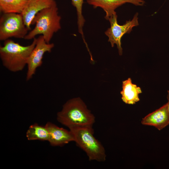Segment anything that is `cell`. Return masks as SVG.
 Masks as SVG:
<instances>
[{
    "mask_svg": "<svg viewBox=\"0 0 169 169\" xmlns=\"http://www.w3.org/2000/svg\"><path fill=\"white\" fill-rule=\"evenodd\" d=\"M138 16V13H136L131 20L126 21L122 25L118 23L116 13L111 16L108 19L110 27L105 31V34L108 37V41L110 43L112 47H113L115 44H116L120 55L122 54L121 38L125 33H130L134 27L139 25Z\"/></svg>",
    "mask_w": 169,
    "mask_h": 169,
    "instance_id": "6",
    "label": "cell"
},
{
    "mask_svg": "<svg viewBox=\"0 0 169 169\" xmlns=\"http://www.w3.org/2000/svg\"><path fill=\"white\" fill-rule=\"evenodd\" d=\"M167 98L168 100L167 104L168 105V110L169 111V90L167 91Z\"/></svg>",
    "mask_w": 169,
    "mask_h": 169,
    "instance_id": "16",
    "label": "cell"
},
{
    "mask_svg": "<svg viewBox=\"0 0 169 169\" xmlns=\"http://www.w3.org/2000/svg\"><path fill=\"white\" fill-rule=\"evenodd\" d=\"M29 0H0V11L3 13H21Z\"/></svg>",
    "mask_w": 169,
    "mask_h": 169,
    "instance_id": "13",
    "label": "cell"
},
{
    "mask_svg": "<svg viewBox=\"0 0 169 169\" xmlns=\"http://www.w3.org/2000/svg\"><path fill=\"white\" fill-rule=\"evenodd\" d=\"M26 137L28 140L48 141L49 133L46 125L34 123L30 125L26 133Z\"/></svg>",
    "mask_w": 169,
    "mask_h": 169,
    "instance_id": "14",
    "label": "cell"
},
{
    "mask_svg": "<svg viewBox=\"0 0 169 169\" xmlns=\"http://www.w3.org/2000/svg\"><path fill=\"white\" fill-rule=\"evenodd\" d=\"M29 30L21 13H3L0 18V40L10 38H24Z\"/></svg>",
    "mask_w": 169,
    "mask_h": 169,
    "instance_id": "5",
    "label": "cell"
},
{
    "mask_svg": "<svg viewBox=\"0 0 169 169\" xmlns=\"http://www.w3.org/2000/svg\"><path fill=\"white\" fill-rule=\"evenodd\" d=\"M54 0H29L21 13L25 25L31 30L30 25L36 14L43 9L50 7Z\"/></svg>",
    "mask_w": 169,
    "mask_h": 169,
    "instance_id": "11",
    "label": "cell"
},
{
    "mask_svg": "<svg viewBox=\"0 0 169 169\" xmlns=\"http://www.w3.org/2000/svg\"><path fill=\"white\" fill-rule=\"evenodd\" d=\"M86 2L94 8L100 7L102 8L106 13L105 18L107 20L116 13L115 10L117 8L126 3L142 6L145 3L144 0H86Z\"/></svg>",
    "mask_w": 169,
    "mask_h": 169,
    "instance_id": "8",
    "label": "cell"
},
{
    "mask_svg": "<svg viewBox=\"0 0 169 169\" xmlns=\"http://www.w3.org/2000/svg\"><path fill=\"white\" fill-rule=\"evenodd\" d=\"M83 3L84 0H71L72 4L75 7L76 10L79 32L81 34L86 46H87V44L85 40L83 30V28L85 22L82 14V7Z\"/></svg>",
    "mask_w": 169,
    "mask_h": 169,
    "instance_id": "15",
    "label": "cell"
},
{
    "mask_svg": "<svg viewBox=\"0 0 169 169\" xmlns=\"http://www.w3.org/2000/svg\"><path fill=\"white\" fill-rule=\"evenodd\" d=\"M36 41L34 38L30 44L24 46L11 39L5 40L3 45L0 47V57L3 65L13 72L22 70L27 64Z\"/></svg>",
    "mask_w": 169,
    "mask_h": 169,
    "instance_id": "3",
    "label": "cell"
},
{
    "mask_svg": "<svg viewBox=\"0 0 169 169\" xmlns=\"http://www.w3.org/2000/svg\"><path fill=\"white\" fill-rule=\"evenodd\" d=\"M122 88L120 94L124 102L133 105L140 100L139 95L142 92L141 88L132 83L131 78L123 81Z\"/></svg>",
    "mask_w": 169,
    "mask_h": 169,
    "instance_id": "12",
    "label": "cell"
},
{
    "mask_svg": "<svg viewBox=\"0 0 169 169\" xmlns=\"http://www.w3.org/2000/svg\"><path fill=\"white\" fill-rule=\"evenodd\" d=\"M57 121L69 129L92 126L95 117L79 98L68 100L57 114Z\"/></svg>",
    "mask_w": 169,
    "mask_h": 169,
    "instance_id": "1",
    "label": "cell"
},
{
    "mask_svg": "<svg viewBox=\"0 0 169 169\" xmlns=\"http://www.w3.org/2000/svg\"><path fill=\"white\" fill-rule=\"evenodd\" d=\"M54 46L53 43H46L42 35L36 38L35 46L30 54L27 62V80H29L32 77L37 69L42 65L43 58L45 53L51 52Z\"/></svg>",
    "mask_w": 169,
    "mask_h": 169,
    "instance_id": "7",
    "label": "cell"
},
{
    "mask_svg": "<svg viewBox=\"0 0 169 169\" xmlns=\"http://www.w3.org/2000/svg\"><path fill=\"white\" fill-rule=\"evenodd\" d=\"M69 129L73 135L74 141L85 153L89 161L101 162L106 160L105 149L94 136L93 126L74 127Z\"/></svg>",
    "mask_w": 169,
    "mask_h": 169,
    "instance_id": "4",
    "label": "cell"
},
{
    "mask_svg": "<svg viewBox=\"0 0 169 169\" xmlns=\"http://www.w3.org/2000/svg\"><path fill=\"white\" fill-rule=\"evenodd\" d=\"M61 19L55 2L50 7L43 9L36 14L31 23V25L35 24V27L24 39L30 40L38 35L41 34L46 42L49 43L54 34L61 28Z\"/></svg>",
    "mask_w": 169,
    "mask_h": 169,
    "instance_id": "2",
    "label": "cell"
},
{
    "mask_svg": "<svg viewBox=\"0 0 169 169\" xmlns=\"http://www.w3.org/2000/svg\"><path fill=\"white\" fill-rule=\"evenodd\" d=\"M142 125L153 126L161 131L169 124V111L167 103L142 119Z\"/></svg>",
    "mask_w": 169,
    "mask_h": 169,
    "instance_id": "9",
    "label": "cell"
},
{
    "mask_svg": "<svg viewBox=\"0 0 169 169\" xmlns=\"http://www.w3.org/2000/svg\"><path fill=\"white\" fill-rule=\"evenodd\" d=\"M49 133L48 141L53 146H61L71 141L74 138L71 131L49 122L45 125Z\"/></svg>",
    "mask_w": 169,
    "mask_h": 169,
    "instance_id": "10",
    "label": "cell"
}]
</instances>
